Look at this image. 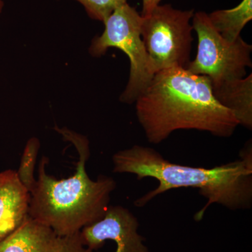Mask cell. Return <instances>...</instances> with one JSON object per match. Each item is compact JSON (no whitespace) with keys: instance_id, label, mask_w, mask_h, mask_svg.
Masks as SVG:
<instances>
[{"instance_id":"9c48e42d","label":"cell","mask_w":252,"mask_h":252,"mask_svg":"<svg viewBox=\"0 0 252 252\" xmlns=\"http://www.w3.org/2000/svg\"><path fill=\"white\" fill-rule=\"evenodd\" d=\"M31 193L18 179L17 172H0V242L17 230L28 217Z\"/></svg>"},{"instance_id":"5b68a950","label":"cell","mask_w":252,"mask_h":252,"mask_svg":"<svg viewBox=\"0 0 252 252\" xmlns=\"http://www.w3.org/2000/svg\"><path fill=\"white\" fill-rule=\"evenodd\" d=\"M194 9H175L159 4L142 17L141 36L154 72L170 68H186L190 62Z\"/></svg>"},{"instance_id":"277c9868","label":"cell","mask_w":252,"mask_h":252,"mask_svg":"<svg viewBox=\"0 0 252 252\" xmlns=\"http://www.w3.org/2000/svg\"><path fill=\"white\" fill-rule=\"evenodd\" d=\"M142 16L128 3L116 9L104 23V31L91 41L89 53L93 57L104 56L109 48L125 53L130 60L128 82L120 96L121 102L132 104L146 90L154 72L152 61L142 36Z\"/></svg>"},{"instance_id":"30bf717a","label":"cell","mask_w":252,"mask_h":252,"mask_svg":"<svg viewBox=\"0 0 252 252\" xmlns=\"http://www.w3.org/2000/svg\"><path fill=\"white\" fill-rule=\"evenodd\" d=\"M217 102L235 116L239 125L252 129V74L242 79L212 84Z\"/></svg>"},{"instance_id":"ba28073f","label":"cell","mask_w":252,"mask_h":252,"mask_svg":"<svg viewBox=\"0 0 252 252\" xmlns=\"http://www.w3.org/2000/svg\"><path fill=\"white\" fill-rule=\"evenodd\" d=\"M0 252H93L81 241L80 232L61 236L28 216L21 226L0 242Z\"/></svg>"},{"instance_id":"52a82bcc","label":"cell","mask_w":252,"mask_h":252,"mask_svg":"<svg viewBox=\"0 0 252 252\" xmlns=\"http://www.w3.org/2000/svg\"><path fill=\"white\" fill-rule=\"evenodd\" d=\"M138 227V220L127 208L109 206L102 219L81 230V241L92 251L113 240L117 244L115 252H150Z\"/></svg>"},{"instance_id":"9a60e30c","label":"cell","mask_w":252,"mask_h":252,"mask_svg":"<svg viewBox=\"0 0 252 252\" xmlns=\"http://www.w3.org/2000/svg\"><path fill=\"white\" fill-rule=\"evenodd\" d=\"M4 0H0V14H1V11H2L3 8H4Z\"/></svg>"},{"instance_id":"5bb4252c","label":"cell","mask_w":252,"mask_h":252,"mask_svg":"<svg viewBox=\"0 0 252 252\" xmlns=\"http://www.w3.org/2000/svg\"><path fill=\"white\" fill-rule=\"evenodd\" d=\"M162 0H142V10L141 16L147 17L157 6L160 4Z\"/></svg>"},{"instance_id":"3957f363","label":"cell","mask_w":252,"mask_h":252,"mask_svg":"<svg viewBox=\"0 0 252 252\" xmlns=\"http://www.w3.org/2000/svg\"><path fill=\"white\" fill-rule=\"evenodd\" d=\"M54 130L77 149L76 172L69 178L56 180L46 172L49 160L43 157L31 193L28 216L58 235L69 236L102 218L117 183L112 177L104 175H99L96 181L89 178L86 169L91 155L87 137L66 127L56 126Z\"/></svg>"},{"instance_id":"4fadbf2b","label":"cell","mask_w":252,"mask_h":252,"mask_svg":"<svg viewBox=\"0 0 252 252\" xmlns=\"http://www.w3.org/2000/svg\"><path fill=\"white\" fill-rule=\"evenodd\" d=\"M80 3L86 14L94 21L104 23L118 8L127 4L128 0H75Z\"/></svg>"},{"instance_id":"6da1fadb","label":"cell","mask_w":252,"mask_h":252,"mask_svg":"<svg viewBox=\"0 0 252 252\" xmlns=\"http://www.w3.org/2000/svg\"><path fill=\"white\" fill-rule=\"evenodd\" d=\"M135 104L137 120L152 144L161 143L180 130L229 137L239 126L233 113L214 97L210 79L185 68L156 73Z\"/></svg>"},{"instance_id":"7c38bea8","label":"cell","mask_w":252,"mask_h":252,"mask_svg":"<svg viewBox=\"0 0 252 252\" xmlns=\"http://www.w3.org/2000/svg\"><path fill=\"white\" fill-rule=\"evenodd\" d=\"M39 148L40 142L39 139L32 137L28 141L17 172L18 179L30 193L34 189L36 182L34 172Z\"/></svg>"},{"instance_id":"8992f818","label":"cell","mask_w":252,"mask_h":252,"mask_svg":"<svg viewBox=\"0 0 252 252\" xmlns=\"http://www.w3.org/2000/svg\"><path fill=\"white\" fill-rule=\"evenodd\" d=\"M191 23L198 36V46L196 56L189 63L187 70L206 76L212 84L246 77L247 68L252 66L251 44L241 36L234 42L225 40L204 11L195 12Z\"/></svg>"},{"instance_id":"8fae6325","label":"cell","mask_w":252,"mask_h":252,"mask_svg":"<svg viewBox=\"0 0 252 252\" xmlns=\"http://www.w3.org/2000/svg\"><path fill=\"white\" fill-rule=\"evenodd\" d=\"M212 26L225 40L234 42L252 19V0H242L230 9L215 10L208 14Z\"/></svg>"},{"instance_id":"7a4b0ae2","label":"cell","mask_w":252,"mask_h":252,"mask_svg":"<svg viewBox=\"0 0 252 252\" xmlns=\"http://www.w3.org/2000/svg\"><path fill=\"white\" fill-rule=\"evenodd\" d=\"M240 158L212 167H191L169 161L151 147L135 145L117 152L112 157L115 173H129L138 180L152 177L158 182L155 189L135 201L144 207L160 194L179 188L198 189L207 202L195 214L203 220L207 209L218 204L230 210H247L252 205V144L248 141L240 151Z\"/></svg>"}]
</instances>
